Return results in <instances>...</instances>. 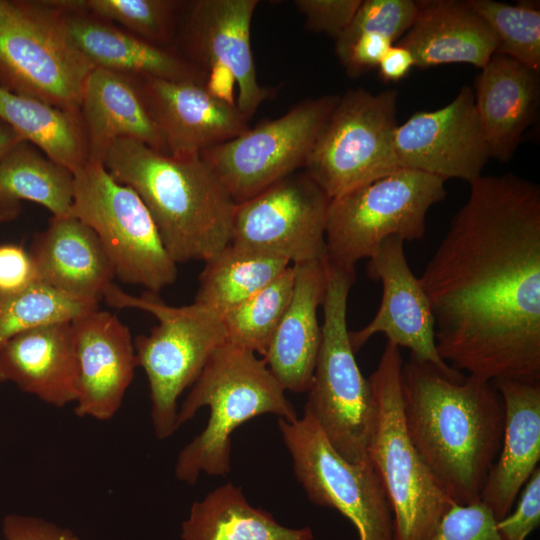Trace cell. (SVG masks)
<instances>
[{
	"label": "cell",
	"mask_w": 540,
	"mask_h": 540,
	"mask_svg": "<svg viewBox=\"0 0 540 540\" xmlns=\"http://www.w3.org/2000/svg\"><path fill=\"white\" fill-rule=\"evenodd\" d=\"M444 183L425 172L398 168L330 199L324 260L355 270L389 237L421 239L429 209L446 197Z\"/></svg>",
	"instance_id": "cell-8"
},
{
	"label": "cell",
	"mask_w": 540,
	"mask_h": 540,
	"mask_svg": "<svg viewBox=\"0 0 540 540\" xmlns=\"http://www.w3.org/2000/svg\"><path fill=\"white\" fill-rule=\"evenodd\" d=\"M21 141L24 140L8 124L0 120V162Z\"/></svg>",
	"instance_id": "cell-43"
},
{
	"label": "cell",
	"mask_w": 540,
	"mask_h": 540,
	"mask_svg": "<svg viewBox=\"0 0 540 540\" xmlns=\"http://www.w3.org/2000/svg\"><path fill=\"white\" fill-rule=\"evenodd\" d=\"M5 540H81L70 529L40 517L8 514L2 520Z\"/></svg>",
	"instance_id": "cell-41"
},
{
	"label": "cell",
	"mask_w": 540,
	"mask_h": 540,
	"mask_svg": "<svg viewBox=\"0 0 540 540\" xmlns=\"http://www.w3.org/2000/svg\"><path fill=\"white\" fill-rule=\"evenodd\" d=\"M498 40L494 54L508 56L540 73V11L536 4L510 5L493 0H468Z\"/></svg>",
	"instance_id": "cell-34"
},
{
	"label": "cell",
	"mask_w": 540,
	"mask_h": 540,
	"mask_svg": "<svg viewBox=\"0 0 540 540\" xmlns=\"http://www.w3.org/2000/svg\"><path fill=\"white\" fill-rule=\"evenodd\" d=\"M168 155H200L249 129L236 104L193 81L136 77Z\"/></svg>",
	"instance_id": "cell-18"
},
{
	"label": "cell",
	"mask_w": 540,
	"mask_h": 540,
	"mask_svg": "<svg viewBox=\"0 0 540 540\" xmlns=\"http://www.w3.org/2000/svg\"><path fill=\"white\" fill-rule=\"evenodd\" d=\"M416 13L417 2L413 0H362L349 26L337 39L374 32L387 35L396 43L409 30Z\"/></svg>",
	"instance_id": "cell-36"
},
{
	"label": "cell",
	"mask_w": 540,
	"mask_h": 540,
	"mask_svg": "<svg viewBox=\"0 0 540 540\" xmlns=\"http://www.w3.org/2000/svg\"><path fill=\"white\" fill-rule=\"evenodd\" d=\"M94 65L75 46L57 1H14L0 18V87L80 112Z\"/></svg>",
	"instance_id": "cell-9"
},
{
	"label": "cell",
	"mask_w": 540,
	"mask_h": 540,
	"mask_svg": "<svg viewBox=\"0 0 540 540\" xmlns=\"http://www.w3.org/2000/svg\"><path fill=\"white\" fill-rule=\"evenodd\" d=\"M397 346L386 343L369 377L373 419L367 457L386 491L395 540H428L454 502L424 463L406 428Z\"/></svg>",
	"instance_id": "cell-5"
},
{
	"label": "cell",
	"mask_w": 540,
	"mask_h": 540,
	"mask_svg": "<svg viewBox=\"0 0 540 540\" xmlns=\"http://www.w3.org/2000/svg\"><path fill=\"white\" fill-rule=\"evenodd\" d=\"M291 301L262 357L285 391L307 392L321 344L317 310L326 291L323 260L294 264Z\"/></svg>",
	"instance_id": "cell-25"
},
{
	"label": "cell",
	"mask_w": 540,
	"mask_h": 540,
	"mask_svg": "<svg viewBox=\"0 0 540 540\" xmlns=\"http://www.w3.org/2000/svg\"><path fill=\"white\" fill-rule=\"evenodd\" d=\"M184 2L173 0H86V10L102 20L119 23L131 34L167 47Z\"/></svg>",
	"instance_id": "cell-35"
},
{
	"label": "cell",
	"mask_w": 540,
	"mask_h": 540,
	"mask_svg": "<svg viewBox=\"0 0 540 540\" xmlns=\"http://www.w3.org/2000/svg\"><path fill=\"white\" fill-rule=\"evenodd\" d=\"M210 410L205 429L178 454L175 476L194 485L199 476H224L231 469V436L243 423L274 414L286 421L298 418L285 389L254 352L225 341L193 383L177 414V427L197 411Z\"/></svg>",
	"instance_id": "cell-4"
},
{
	"label": "cell",
	"mask_w": 540,
	"mask_h": 540,
	"mask_svg": "<svg viewBox=\"0 0 540 540\" xmlns=\"http://www.w3.org/2000/svg\"><path fill=\"white\" fill-rule=\"evenodd\" d=\"M416 2L413 24L395 43L410 51L414 67L467 63L481 69L489 62L498 40L465 1Z\"/></svg>",
	"instance_id": "cell-27"
},
{
	"label": "cell",
	"mask_w": 540,
	"mask_h": 540,
	"mask_svg": "<svg viewBox=\"0 0 540 540\" xmlns=\"http://www.w3.org/2000/svg\"><path fill=\"white\" fill-rule=\"evenodd\" d=\"M80 116L90 162L103 163L109 147L121 138L139 141L167 154L134 76L94 68L84 86Z\"/></svg>",
	"instance_id": "cell-24"
},
{
	"label": "cell",
	"mask_w": 540,
	"mask_h": 540,
	"mask_svg": "<svg viewBox=\"0 0 540 540\" xmlns=\"http://www.w3.org/2000/svg\"><path fill=\"white\" fill-rule=\"evenodd\" d=\"M0 382L57 408L75 403L77 367L71 322L40 326L0 349Z\"/></svg>",
	"instance_id": "cell-23"
},
{
	"label": "cell",
	"mask_w": 540,
	"mask_h": 540,
	"mask_svg": "<svg viewBox=\"0 0 540 540\" xmlns=\"http://www.w3.org/2000/svg\"><path fill=\"white\" fill-rule=\"evenodd\" d=\"M103 299L112 307L143 310L158 320L149 334L136 337L134 346L148 380L154 433L167 439L178 430L179 396L227 340L223 319L194 303L173 307L152 294L132 296L114 283Z\"/></svg>",
	"instance_id": "cell-7"
},
{
	"label": "cell",
	"mask_w": 540,
	"mask_h": 540,
	"mask_svg": "<svg viewBox=\"0 0 540 540\" xmlns=\"http://www.w3.org/2000/svg\"><path fill=\"white\" fill-rule=\"evenodd\" d=\"M420 279L440 357L482 380L540 382V187L479 176Z\"/></svg>",
	"instance_id": "cell-1"
},
{
	"label": "cell",
	"mask_w": 540,
	"mask_h": 540,
	"mask_svg": "<svg viewBox=\"0 0 540 540\" xmlns=\"http://www.w3.org/2000/svg\"><path fill=\"white\" fill-rule=\"evenodd\" d=\"M40 282L29 251L15 243L0 244V301L12 298Z\"/></svg>",
	"instance_id": "cell-39"
},
{
	"label": "cell",
	"mask_w": 540,
	"mask_h": 540,
	"mask_svg": "<svg viewBox=\"0 0 540 540\" xmlns=\"http://www.w3.org/2000/svg\"><path fill=\"white\" fill-rule=\"evenodd\" d=\"M475 108L491 158L511 160L540 102L539 73L494 54L474 83Z\"/></svg>",
	"instance_id": "cell-21"
},
{
	"label": "cell",
	"mask_w": 540,
	"mask_h": 540,
	"mask_svg": "<svg viewBox=\"0 0 540 540\" xmlns=\"http://www.w3.org/2000/svg\"><path fill=\"white\" fill-rule=\"evenodd\" d=\"M329 197L305 173H294L238 203L231 244L287 259L323 260Z\"/></svg>",
	"instance_id": "cell-14"
},
{
	"label": "cell",
	"mask_w": 540,
	"mask_h": 540,
	"mask_svg": "<svg viewBox=\"0 0 540 540\" xmlns=\"http://www.w3.org/2000/svg\"><path fill=\"white\" fill-rule=\"evenodd\" d=\"M505 410L500 452L490 469L480 501L496 521L510 513L540 459V382L509 379L493 382Z\"/></svg>",
	"instance_id": "cell-20"
},
{
	"label": "cell",
	"mask_w": 540,
	"mask_h": 540,
	"mask_svg": "<svg viewBox=\"0 0 540 540\" xmlns=\"http://www.w3.org/2000/svg\"><path fill=\"white\" fill-rule=\"evenodd\" d=\"M0 120L24 141L72 173L89 161L80 112L58 108L0 87Z\"/></svg>",
	"instance_id": "cell-30"
},
{
	"label": "cell",
	"mask_w": 540,
	"mask_h": 540,
	"mask_svg": "<svg viewBox=\"0 0 540 540\" xmlns=\"http://www.w3.org/2000/svg\"><path fill=\"white\" fill-rule=\"evenodd\" d=\"M97 308L98 302L80 299L38 282L0 301V349L20 333L51 323L72 322Z\"/></svg>",
	"instance_id": "cell-33"
},
{
	"label": "cell",
	"mask_w": 540,
	"mask_h": 540,
	"mask_svg": "<svg viewBox=\"0 0 540 540\" xmlns=\"http://www.w3.org/2000/svg\"><path fill=\"white\" fill-rule=\"evenodd\" d=\"M103 164L148 209L173 261H206L231 242L237 203L200 155L171 156L128 138Z\"/></svg>",
	"instance_id": "cell-3"
},
{
	"label": "cell",
	"mask_w": 540,
	"mask_h": 540,
	"mask_svg": "<svg viewBox=\"0 0 540 540\" xmlns=\"http://www.w3.org/2000/svg\"><path fill=\"white\" fill-rule=\"evenodd\" d=\"M290 265L285 258L230 243L205 261L193 303L223 317L276 279Z\"/></svg>",
	"instance_id": "cell-31"
},
{
	"label": "cell",
	"mask_w": 540,
	"mask_h": 540,
	"mask_svg": "<svg viewBox=\"0 0 540 540\" xmlns=\"http://www.w3.org/2000/svg\"><path fill=\"white\" fill-rule=\"evenodd\" d=\"M278 427L296 479L312 503L341 513L359 540H395L392 509L369 459H344L307 414L292 421L278 418Z\"/></svg>",
	"instance_id": "cell-12"
},
{
	"label": "cell",
	"mask_w": 540,
	"mask_h": 540,
	"mask_svg": "<svg viewBox=\"0 0 540 540\" xmlns=\"http://www.w3.org/2000/svg\"><path fill=\"white\" fill-rule=\"evenodd\" d=\"M182 540H312L311 528H288L271 513L249 504L232 482L192 504L182 523Z\"/></svg>",
	"instance_id": "cell-28"
},
{
	"label": "cell",
	"mask_w": 540,
	"mask_h": 540,
	"mask_svg": "<svg viewBox=\"0 0 540 540\" xmlns=\"http://www.w3.org/2000/svg\"><path fill=\"white\" fill-rule=\"evenodd\" d=\"M73 192L69 169L21 141L0 162V223L15 220L23 201L45 207L54 217L70 215Z\"/></svg>",
	"instance_id": "cell-29"
},
{
	"label": "cell",
	"mask_w": 540,
	"mask_h": 540,
	"mask_svg": "<svg viewBox=\"0 0 540 540\" xmlns=\"http://www.w3.org/2000/svg\"><path fill=\"white\" fill-rule=\"evenodd\" d=\"M400 168L418 170L446 181L470 183L491 158L475 108L474 91L463 85L446 106L413 114L398 125L394 139Z\"/></svg>",
	"instance_id": "cell-16"
},
{
	"label": "cell",
	"mask_w": 540,
	"mask_h": 540,
	"mask_svg": "<svg viewBox=\"0 0 540 540\" xmlns=\"http://www.w3.org/2000/svg\"><path fill=\"white\" fill-rule=\"evenodd\" d=\"M60 9L69 36L95 68L207 86L205 76L175 50L145 41L85 9Z\"/></svg>",
	"instance_id": "cell-26"
},
{
	"label": "cell",
	"mask_w": 540,
	"mask_h": 540,
	"mask_svg": "<svg viewBox=\"0 0 540 540\" xmlns=\"http://www.w3.org/2000/svg\"><path fill=\"white\" fill-rule=\"evenodd\" d=\"M77 367L78 417L107 421L120 409L138 367L129 328L116 315L92 310L71 322Z\"/></svg>",
	"instance_id": "cell-19"
},
{
	"label": "cell",
	"mask_w": 540,
	"mask_h": 540,
	"mask_svg": "<svg viewBox=\"0 0 540 540\" xmlns=\"http://www.w3.org/2000/svg\"><path fill=\"white\" fill-rule=\"evenodd\" d=\"M401 389L407 431L431 474L454 503L480 501L505 426L494 383L410 356Z\"/></svg>",
	"instance_id": "cell-2"
},
{
	"label": "cell",
	"mask_w": 540,
	"mask_h": 540,
	"mask_svg": "<svg viewBox=\"0 0 540 540\" xmlns=\"http://www.w3.org/2000/svg\"><path fill=\"white\" fill-rule=\"evenodd\" d=\"M414 67L410 51L400 45H392L378 64L379 77L385 82H397L405 78Z\"/></svg>",
	"instance_id": "cell-42"
},
{
	"label": "cell",
	"mask_w": 540,
	"mask_h": 540,
	"mask_svg": "<svg viewBox=\"0 0 540 540\" xmlns=\"http://www.w3.org/2000/svg\"><path fill=\"white\" fill-rule=\"evenodd\" d=\"M295 271L290 265L276 279L223 317L227 341L265 356L291 301Z\"/></svg>",
	"instance_id": "cell-32"
},
{
	"label": "cell",
	"mask_w": 540,
	"mask_h": 540,
	"mask_svg": "<svg viewBox=\"0 0 540 540\" xmlns=\"http://www.w3.org/2000/svg\"><path fill=\"white\" fill-rule=\"evenodd\" d=\"M524 486L515 510L496 521L503 540H526L540 524L539 468H536Z\"/></svg>",
	"instance_id": "cell-40"
},
{
	"label": "cell",
	"mask_w": 540,
	"mask_h": 540,
	"mask_svg": "<svg viewBox=\"0 0 540 540\" xmlns=\"http://www.w3.org/2000/svg\"><path fill=\"white\" fill-rule=\"evenodd\" d=\"M13 5L14 1L0 0V18L9 13Z\"/></svg>",
	"instance_id": "cell-44"
},
{
	"label": "cell",
	"mask_w": 540,
	"mask_h": 540,
	"mask_svg": "<svg viewBox=\"0 0 540 540\" xmlns=\"http://www.w3.org/2000/svg\"><path fill=\"white\" fill-rule=\"evenodd\" d=\"M74 174L70 215L90 226L120 281L158 293L177 278V264L138 194L118 182L103 163L88 161Z\"/></svg>",
	"instance_id": "cell-10"
},
{
	"label": "cell",
	"mask_w": 540,
	"mask_h": 540,
	"mask_svg": "<svg viewBox=\"0 0 540 540\" xmlns=\"http://www.w3.org/2000/svg\"><path fill=\"white\" fill-rule=\"evenodd\" d=\"M362 0H295L294 6L305 18V28L325 33L335 40L352 21Z\"/></svg>",
	"instance_id": "cell-38"
},
{
	"label": "cell",
	"mask_w": 540,
	"mask_h": 540,
	"mask_svg": "<svg viewBox=\"0 0 540 540\" xmlns=\"http://www.w3.org/2000/svg\"><path fill=\"white\" fill-rule=\"evenodd\" d=\"M367 275L381 283L382 297L372 320L349 332L354 353L372 336L383 334L387 343L409 349L411 357L443 370L452 369L437 351L430 304L407 262L404 241L399 237L385 239L369 258Z\"/></svg>",
	"instance_id": "cell-17"
},
{
	"label": "cell",
	"mask_w": 540,
	"mask_h": 540,
	"mask_svg": "<svg viewBox=\"0 0 540 540\" xmlns=\"http://www.w3.org/2000/svg\"><path fill=\"white\" fill-rule=\"evenodd\" d=\"M323 262L322 337L304 414L344 459L358 463L368 460L373 394L356 362L347 326V303L356 272Z\"/></svg>",
	"instance_id": "cell-6"
},
{
	"label": "cell",
	"mask_w": 540,
	"mask_h": 540,
	"mask_svg": "<svg viewBox=\"0 0 540 540\" xmlns=\"http://www.w3.org/2000/svg\"><path fill=\"white\" fill-rule=\"evenodd\" d=\"M339 99L302 100L282 116L259 123L200 156L238 204L304 168Z\"/></svg>",
	"instance_id": "cell-13"
},
{
	"label": "cell",
	"mask_w": 540,
	"mask_h": 540,
	"mask_svg": "<svg viewBox=\"0 0 540 540\" xmlns=\"http://www.w3.org/2000/svg\"><path fill=\"white\" fill-rule=\"evenodd\" d=\"M45 283L68 295L98 302L113 283V264L95 231L75 216L54 217L29 250Z\"/></svg>",
	"instance_id": "cell-22"
},
{
	"label": "cell",
	"mask_w": 540,
	"mask_h": 540,
	"mask_svg": "<svg viewBox=\"0 0 540 540\" xmlns=\"http://www.w3.org/2000/svg\"><path fill=\"white\" fill-rule=\"evenodd\" d=\"M396 90H349L329 115L304 172L329 199L398 168Z\"/></svg>",
	"instance_id": "cell-11"
},
{
	"label": "cell",
	"mask_w": 540,
	"mask_h": 540,
	"mask_svg": "<svg viewBox=\"0 0 540 540\" xmlns=\"http://www.w3.org/2000/svg\"><path fill=\"white\" fill-rule=\"evenodd\" d=\"M428 540H503L491 510L481 501L454 503Z\"/></svg>",
	"instance_id": "cell-37"
},
{
	"label": "cell",
	"mask_w": 540,
	"mask_h": 540,
	"mask_svg": "<svg viewBox=\"0 0 540 540\" xmlns=\"http://www.w3.org/2000/svg\"><path fill=\"white\" fill-rule=\"evenodd\" d=\"M258 0H195L184 2L181 41L185 60L207 79L213 91L222 77L237 87L241 114L249 120L275 89L257 78L251 48V23ZM214 92V91H213Z\"/></svg>",
	"instance_id": "cell-15"
}]
</instances>
